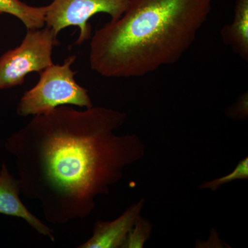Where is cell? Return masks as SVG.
<instances>
[{
  "label": "cell",
  "mask_w": 248,
  "mask_h": 248,
  "mask_svg": "<svg viewBox=\"0 0 248 248\" xmlns=\"http://www.w3.org/2000/svg\"><path fill=\"white\" fill-rule=\"evenodd\" d=\"M76 55L68 57L63 64H52L40 73L32 89L24 93L17 107L18 115L27 117L45 113L62 106L93 107L88 90L75 79L77 71L71 69Z\"/></svg>",
  "instance_id": "obj_3"
},
{
  "label": "cell",
  "mask_w": 248,
  "mask_h": 248,
  "mask_svg": "<svg viewBox=\"0 0 248 248\" xmlns=\"http://www.w3.org/2000/svg\"><path fill=\"white\" fill-rule=\"evenodd\" d=\"M248 179V158L246 156L244 159L238 163L234 170L224 177L218 178L214 180L204 182L200 186V189H210L212 191H216L223 184H228L232 181L239 179Z\"/></svg>",
  "instance_id": "obj_11"
},
{
  "label": "cell",
  "mask_w": 248,
  "mask_h": 248,
  "mask_svg": "<svg viewBox=\"0 0 248 248\" xmlns=\"http://www.w3.org/2000/svg\"><path fill=\"white\" fill-rule=\"evenodd\" d=\"M153 224L139 215L122 248H142L151 237Z\"/></svg>",
  "instance_id": "obj_10"
},
{
  "label": "cell",
  "mask_w": 248,
  "mask_h": 248,
  "mask_svg": "<svg viewBox=\"0 0 248 248\" xmlns=\"http://www.w3.org/2000/svg\"><path fill=\"white\" fill-rule=\"evenodd\" d=\"M126 119L125 112L108 108L62 106L34 115L6 139L21 194L40 202L48 223L87 218L97 197L108 195L124 170L145 156L140 137L116 134Z\"/></svg>",
  "instance_id": "obj_1"
},
{
  "label": "cell",
  "mask_w": 248,
  "mask_h": 248,
  "mask_svg": "<svg viewBox=\"0 0 248 248\" xmlns=\"http://www.w3.org/2000/svg\"><path fill=\"white\" fill-rule=\"evenodd\" d=\"M19 179L11 174L5 163L0 166V214L24 220L39 234L55 242L53 231L40 218L31 213L20 199Z\"/></svg>",
  "instance_id": "obj_6"
},
{
  "label": "cell",
  "mask_w": 248,
  "mask_h": 248,
  "mask_svg": "<svg viewBox=\"0 0 248 248\" xmlns=\"http://www.w3.org/2000/svg\"><path fill=\"white\" fill-rule=\"evenodd\" d=\"M47 6H32L21 0H0V14H9L19 19L27 30L45 27Z\"/></svg>",
  "instance_id": "obj_9"
},
{
  "label": "cell",
  "mask_w": 248,
  "mask_h": 248,
  "mask_svg": "<svg viewBox=\"0 0 248 248\" xmlns=\"http://www.w3.org/2000/svg\"><path fill=\"white\" fill-rule=\"evenodd\" d=\"M144 203V200L141 199L113 221H96L92 236L78 248H122L137 217L141 215Z\"/></svg>",
  "instance_id": "obj_7"
},
{
  "label": "cell",
  "mask_w": 248,
  "mask_h": 248,
  "mask_svg": "<svg viewBox=\"0 0 248 248\" xmlns=\"http://www.w3.org/2000/svg\"><path fill=\"white\" fill-rule=\"evenodd\" d=\"M48 27L27 30V35L17 48L0 57V90L24 84L30 73L39 74L53 64L52 55L58 40Z\"/></svg>",
  "instance_id": "obj_4"
},
{
  "label": "cell",
  "mask_w": 248,
  "mask_h": 248,
  "mask_svg": "<svg viewBox=\"0 0 248 248\" xmlns=\"http://www.w3.org/2000/svg\"><path fill=\"white\" fill-rule=\"evenodd\" d=\"M130 0H53L47 6L45 27L58 36L69 27L79 29L76 45H81L91 37L92 27L89 20L94 15L108 14L111 21L122 17Z\"/></svg>",
  "instance_id": "obj_5"
},
{
  "label": "cell",
  "mask_w": 248,
  "mask_h": 248,
  "mask_svg": "<svg viewBox=\"0 0 248 248\" xmlns=\"http://www.w3.org/2000/svg\"><path fill=\"white\" fill-rule=\"evenodd\" d=\"M221 37L234 53L247 62L248 59V0H236L232 22L221 30Z\"/></svg>",
  "instance_id": "obj_8"
},
{
  "label": "cell",
  "mask_w": 248,
  "mask_h": 248,
  "mask_svg": "<svg viewBox=\"0 0 248 248\" xmlns=\"http://www.w3.org/2000/svg\"><path fill=\"white\" fill-rule=\"evenodd\" d=\"M213 0H130L122 17L94 32L91 69L139 78L179 61L206 22Z\"/></svg>",
  "instance_id": "obj_2"
}]
</instances>
